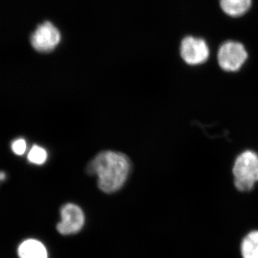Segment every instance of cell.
<instances>
[{"label": "cell", "mask_w": 258, "mask_h": 258, "mask_svg": "<svg viewBox=\"0 0 258 258\" xmlns=\"http://www.w3.org/2000/svg\"><path fill=\"white\" fill-rule=\"evenodd\" d=\"M131 169L130 160L122 153H99L87 167V172L98 176L100 189L106 193L118 191L124 184Z\"/></svg>", "instance_id": "6da1fadb"}, {"label": "cell", "mask_w": 258, "mask_h": 258, "mask_svg": "<svg viewBox=\"0 0 258 258\" xmlns=\"http://www.w3.org/2000/svg\"><path fill=\"white\" fill-rule=\"evenodd\" d=\"M235 187L240 191L253 189L258 181V155L248 150L237 157L232 169Z\"/></svg>", "instance_id": "7a4b0ae2"}, {"label": "cell", "mask_w": 258, "mask_h": 258, "mask_svg": "<svg viewBox=\"0 0 258 258\" xmlns=\"http://www.w3.org/2000/svg\"><path fill=\"white\" fill-rule=\"evenodd\" d=\"M247 58V52L240 42L229 40L220 47L217 60L220 68L227 72H235L243 66Z\"/></svg>", "instance_id": "3957f363"}, {"label": "cell", "mask_w": 258, "mask_h": 258, "mask_svg": "<svg viewBox=\"0 0 258 258\" xmlns=\"http://www.w3.org/2000/svg\"><path fill=\"white\" fill-rule=\"evenodd\" d=\"M180 55L186 63L190 66H198L208 60L210 56V49L204 39L186 36L181 40Z\"/></svg>", "instance_id": "277c9868"}, {"label": "cell", "mask_w": 258, "mask_h": 258, "mask_svg": "<svg viewBox=\"0 0 258 258\" xmlns=\"http://www.w3.org/2000/svg\"><path fill=\"white\" fill-rule=\"evenodd\" d=\"M60 32L53 24L45 22L37 27L30 37V42L35 50L40 52H51L60 41Z\"/></svg>", "instance_id": "5b68a950"}, {"label": "cell", "mask_w": 258, "mask_h": 258, "mask_svg": "<svg viewBox=\"0 0 258 258\" xmlns=\"http://www.w3.org/2000/svg\"><path fill=\"white\" fill-rule=\"evenodd\" d=\"M61 221L57 224V230L61 235H69L77 233L82 229L85 222L84 214L77 205L67 204L60 210Z\"/></svg>", "instance_id": "8992f818"}, {"label": "cell", "mask_w": 258, "mask_h": 258, "mask_svg": "<svg viewBox=\"0 0 258 258\" xmlns=\"http://www.w3.org/2000/svg\"><path fill=\"white\" fill-rule=\"evenodd\" d=\"M18 255L20 258H47V249L40 241L30 239L19 246Z\"/></svg>", "instance_id": "52a82bcc"}, {"label": "cell", "mask_w": 258, "mask_h": 258, "mask_svg": "<svg viewBox=\"0 0 258 258\" xmlns=\"http://www.w3.org/2000/svg\"><path fill=\"white\" fill-rule=\"evenodd\" d=\"M252 4V0H220L222 12L232 18H240L246 14Z\"/></svg>", "instance_id": "ba28073f"}, {"label": "cell", "mask_w": 258, "mask_h": 258, "mask_svg": "<svg viewBox=\"0 0 258 258\" xmlns=\"http://www.w3.org/2000/svg\"><path fill=\"white\" fill-rule=\"evenodd\" d=\"M242 258H258V231H252L245 236L241 244Z\"/></svg>", "instance_id": "9c48e42d"}, {"label": "cell", "mask_w": 258, "mask_h": 258, "mask_svg": "<svg viewBox=\"0 0 258 258\" xmlns=\"http://www.w3.org/2000/svg\"><path fill=\"white\" fill-rule=\"evenodd\" d=\"M47 154L45 149L37 145L32 147L28 156L30 162L37 165L44 164L47 160Z\"/></svg>", "instance_id": "30bf717a"}, {"label": "cell", "mask_w": 258, "mask_h": 258, "mask_svg": "<svg viewBox=\"0 0 258 258\" xmlns=\"http://www.w3.org/2000/svg\"><path fill=\"white\" fill-rule=\"evenodd\" d=\"M26 142L23 139H18L12 144V149L17 155H23L26 151Z\"/></svg>", "instance_id": "8fae6325"}, {"label": "cell", "mask_w": 258, "mask_h": 258, "mask_svg": "<svg viewBox=\"0 0 258 258\" xmlns=\"http://www.w3.org/2000/svg\"><path fill=\"white\" fill-rule=\"evenodd\" d=\"M5 174H4V173L2 172L1 175H0V178H1L2 180H3L5 179Z\"/></svg>", "instance_id": "7c38bea8"}]
</instances>
